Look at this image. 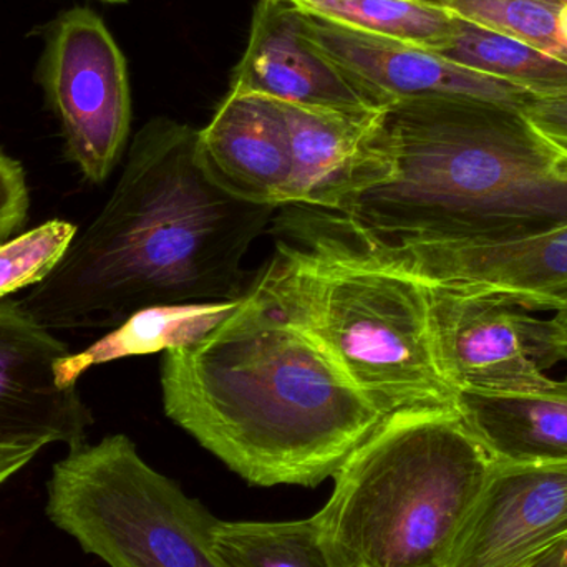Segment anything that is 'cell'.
I'll return each mask as SVG.
<instances>
[{
    "instance_id": "cell-1",
    "label": "cell",
    "mask_w": 567,
    "mask_h": 567,
    "mask_svg": "<svg viewBox=\"0 0 567 567\" xmlns=\"http://www.w3.org/2000/svg\"><path fill=\"white\" fill-rule=\"evenodd\" d=\"M196 138L198 130L165 116L140 128L105 206L20 299L37 323L113 329L145 307L245 297L243 261L278 208L239 202L209 182Z\"/></svg>"
},
{
    "instance_id": "cell-2",
    "label": "cell",
    "mask_w": 567,
    "mask_h": 567,
    "mask_svg": "<svg viewBox=\"0 0 567 567\" xmlns=\"http://www.w3.org/2000/svg\"><path fill=\"white\" fill-rule=\"evenodd\" d=\"M159 383L166 416L262 488H317L385 419L251 287L208 336L165 352Z\"/></svg>"
},
{
    "instance_id": "cell-3",
    "label": "cell",
    "mask_w": 567,
    "mask_h": 567,
    "mask_svg": "<svg viewBox=\"0 0 567 567\" xmlns=\"http://www.w3.org/2000/svg\"><path fill=\"white\" fill-rule=\"evenodd\" d=\"M392 173L343 213L290 206L326 231L385 246L485 245L567 225V148L523 109L470 99L383 109Z\"/></svg>"
},
{
    "instance_id": "cell-4",
    "label": "cell",
    "mask_w": 567,
    "mask_h": 567,
    "mask_svg": "<svg viewBox=\"0 0 567 567\" xmlns=\"http://www.w3.org/2000/svg\"><path fill=\"white\" fill-rule=\"evenodd\" d=\"M493 460L456 409L385 416L312 516L336 567H446Z\"/></svg>"
},
{
    "instance_id": "cell-5",
    "label": "cell",
    "mask_w": 567,
    "mask_h": 567,
    "mask_svg": "<svg viewBox=\"0 0 567 567\" xmlns=\"http://www.w3.org/2000/svg\"><path fill=\"white\" fill-rule=\"evenodd\" d=\"M249 287L312 337L383 416L456 409L458 395L436 362L429 292L412 276L279 238Z\"/></svg>"
},
{
    "instance_id": "cell-6",
    "label": "cell",
    "mask_w": 567,
    "mask_h": 567,
    "mask_svg": "<svg viewBox=\"0 0 567 567\" xmlns=\"http://www.w3.org/2000/svg\"><path fill=\"white\" fill-rule=\"evenodd\" d=\"M45 513L110 567H225L215 548L221 519L122 433L69 449L47 482Z\"/></svg>"
},
{
    "instance_id": "cell-7",
    "label": "cell",
    "mask_w": 567,
    "mask_h": 567,
    "mask_svg": "<svg viewBox=\"0 0 567 567\" xmlns=\"http://www.w3.org/2000/svg\"><path fill=\"white\" fill-rule=\"evenodd\" d=\"M37 83L55 115L63 153L90 185L122 162L132 128V92L122 50L89 7L60 12L40 29Z\"/></svg>"
},
{
    "instance_id": "cell-8",
    "label": "cell",
    "mask_w": 567,
    "mask_h": 567,
    "mask_svg": "<svg viewBox=\"0 0 567 567\" xmlns=\"http://www.w3.org/2000/svg\"><path fill=\"white\" fill-rule=\"evenodd\" d=\"M425 287L436 362L456 395L529 392L555 382L548 370L567 352L553 319L492 293Z\"/></svg>"
},
{
    "instance_id": "cell-9",
    "label": "cell",
    "mask_w": 567,
    "mask_h": 567,
    "mask_svg": "<svg viewBox=\"0 0 567 567\" xmlns=\"http://www.w3.org/2000/svg\"><path fill=\"white\" fill-rule=\"evenodd\" d=\"M303 241L403 272L425 286L492 293L526 310L567 306V225L485 245L385 246L306 225Z\"/></svg>"
},
{
    "instance_id": "cell-10",
    "label": "cell",
    "mask_w": 567,
    "mask_h": 567,
    "mask_svg": "<svg viewBox=\"0 0 567 567\" xmlns=\"http://www.w3.org/2000/svg\"><path fill=\"white\" fill-rule=\"evenodd\" d=\"M303 35L379 106L425 99H470L525 109L518 86L422 47L372 35L303 13Z\"/></svg>"
},
{
    "instance_id": "cell-11",
    "label": "cell",
    "mask_w": 567,
    "mask_h": 567,
    "mask_svg": "<svg viewBox=\"0 0 567 567\" xmlns=\"http://www.w3.org/2000/svg\"><path fill=\"white\" fill-rule=\"evenodd\" d=\"M70 352L20 300H0V445L73 449L86 442L92 412L79 386L56 383V362Z\"/></svg>"
},
{
    "instance_id": "cell-12",
    "label": "cell",
    "mask_w": 567,
    "mask_h": 567,
    "mask_svg": "<svg viewBox=\"0 0 567 567\" xmlns=\"http://www.w3.org/2000/svg\"><path fill=\"white\" fill-rule=\"evenodd\" d=\"M565 536L567 466L493 463L446 567H525Z\"/></svg>"
},
{
    "instance_id": "cell-13",
    "label": "cell",
    "mask_w": 567,
    "mask_h": 567,
    "mask_svg": "<svg viewBox=\"0 0 567 567\" xmlns=\"http://www.w3.org/2000/svg\"><path fill=\"white\" fill-rule=\"evenodd\" d=\"M281 109L292 150L284 206L343 213L360 195L386 182L392 163L382 140L385 106L339 110L281 103Z\"/></svg>"
},
{
    "instance_id": "cell-14",
    "label": "cell",
    "mask_w": 567,
    "mask_h": 567,
    "mask_svg": "<svg viewBox=\"0 0 567 567\" xmlns=\"http://www.w3.org/2000/svg\"><path fill=\"white\" fill-rule=\"evenodd\" d=\"M196 159L226 195L282 208L292 176V150L281 103L229 89L212 122L198 130Z\"/></svg>"
},
{
    "instance_id": "cell-15",
    "label": "cell",
    "mask_w": 567,
    "mask_h": 567,
    "mask_svg": "<svg viewBox=\"0 0 567 567\" xmlns=\"http://www.w3.org/2000/svg\"><path fill=\"white\" fill-rule=\"evenodd\" d=\"M302 23L303 13L293 3L259 0L248 47L233 72L231 89L290 105L383 109L307 42Z\"/></svg>"
},
{
    "instance_id": "cell-16",
    "label": "cell",
    "mask_w": 567,
    "mask_h": 567,
    "mask_svg": "<svg viewBox=\"0 0 567 567\" xmlns=\"http://www.w3.org/2000/svg\"><path fill=\"white\" fill-rule=\"evenodd\" d=\"M456 410L496 465L567 466V379L513 393H458Z\"/></svg>"
},
{
    "instance_id": "cell-17",
    "label": "cell",
    "mask_w": 567,
    "mask_h": 567,
    "mask_svg": "<svg viewBox=\"0 0 567 567\" xmlns=\"http://www.w3.org/2000/svg\"><path fill=\"white\" fill-rule=\"evenodd\" d=\"M238 302L163 303L136 310L82 352H70L60 359L55 365L56 383L62 389H76L83 373L93 367L192 346L216 329Z\"/></svg>"
},
{
    "instance_id": "cell-18",
    "label": "cell",
    "mask_w": 567,
    "mask_h": 567,
    "mask_svg": "<svg viewBox=\"0 0 567 567\" xmlns=\"http://www.w3.org/2000/svg\"><path fill=\"white\" fill-rule=\"evenodd\" d=\"M436 53L518 86L533 99L567 96V63L460 17L452 39Z\"/></svg>"
},
{
    "instance_id": "cell-19",
    "label": "cell",
    "mask_w": 567,
    "mask_h": 567,
    "mask_svg": "<svg viewBox=\"0 0 567 567\" xmlns=\"http://www.w3.org/2000/svg\"><path fill=\"white\" fill-rule=\"evenodd\" d=\"M293 6L316 19L422 49L449 43L458 17L426 0H297Z\"/></svg>"
},
{
    "instance_id": "cell-20",
    "label": "cell",
    "mask_w": 567,
    "mask_h": 567,
    "mask_svg": "<svg viewBox=\"0 0 567 567\" xmlns=\"http://www.w3.org/2000/svg\"><path fill=\"white\" fill-rule=\"evenodd\" d=\"M215 548L225 567H336L312 516L293 522H221Z\"/></svg>"
},
{
    "instance_id": "cell-21",
    "label": "cell",
    "mask_w": 567,
    "mask_h": 567,
    "mask_svg": "<svg viewBox=\"0 0 567 567\" xmlns=\"http://www.w3.org/2000/svg\"><path fill=\"white\" fill-rule=\"evenodd\" d=\"M442 6L567 63V0H446Z\"/></svg>"
},
{
    "instance_id": "cell-22",
    "label": "cell",
    "mask_w": 567,
    "mask_h": 567,
    "mask_svg": "<svg viewBox=\"0 0 567 567\" xmlns=\"http://www.w3.org/2000/svg\"><path fill=\"white\" fill-rule=\"evenodd\" d=\"M79 228L65 219H50L0 243V300L39 286L59 268Z\"/></svg>"
},
{
    "instance_id": "cell-23",
    "label": "cell",
    "mask_w": 567,
    "mask_h": 567,
    "mask_svg": "<svg viewBox=\"0 0 567 567\" xmlns=\"http://www.w3.org/2000/svg\"><path fill=\"white\" fill-rule=\"evenodd\" d=\"M30 193L19 159L0 150V243L23 228L29 216Z\"/></svg>"
},
{
    "instance_id": "cell-24",
    "label": "cell",
    "mask_w": 567,
    "mask_h": 567,
    "mask_svg": "<svg viewBox=\"0 0 567 567\" xmlns=\"http://www.w3.org/2000/svg\"><path fill=\"white\" fill-rule=\"evenodd\" d=\"M523 112L539 132L567 148V96L532 100Z\"/></svg>"
},
{
    "instance_id": "cell-25",
    "label": "cell",
    "mask_w": 567,
    "mask_h": 567,
    "mask_svg": "<svg viewBox=\"0 0 567 567\" xmlns=\"http://www.w3.org/2000/svg\"><path fill=\"white\" fill-rule=\"evenodd\" d=\"M40 450L39 445H0V485L25 468Z\"/></svg>"
},
{
    "instance_id": "cell-26",
    "label": "cell",
    "mask_w": 567,
    "mask_h": 567,
    "mask_svg": "<svg viewBox=\"0 0 567 567\" xmlns=\"http://www.w3.org/2000/svg\"><path fill=\"white\" fill-rule=\"evenodd\" d=\"M525 567H567V536Z\"/></svg>"
},
{
    "instance_id": "cell-27",
    "label": "cell",
    "mask_w": 567,
    "mask_h": 567,
    "mask_svg": "<svg viewBox=\"0 0 567 567\" xmlns=\"http://www.w3.org/2000/svg\"><path fill=\"white\" fill-rule=\"evenodd\" d=\"M100 2H106V3H125V2H128V0H100Z\"/></svg>"
},
{
    "instance_id": "cell-28",
    "label": "cell",
    "mask_w": 567,
    "mask_h": 567,
    "mask_svg": "<svg viewBox=\"0 0 567 567\" xmlns=\"http://www.w3.org/2000/svg\"><path fill=\"white\" fill-rule=\"evenodd\" d=\"M426 2L442 3V2H446V0H426Z\"/></svg>"
},
{
    "instance_id": "cell-29",
    "label": "cell",
    "mask_w": 567,
    "mask_h": 567,
    "mask_svg": "<svg viewBox=\"0 0 567 567\" xmlns=\"http://www.w3.org/2000/svg\"><path fill=\"white\" fill-rule=\"evenodd\" d=\"M282 2H290V3H293V2H297V0H282Z\"/></svg>"
}]
</instances>
